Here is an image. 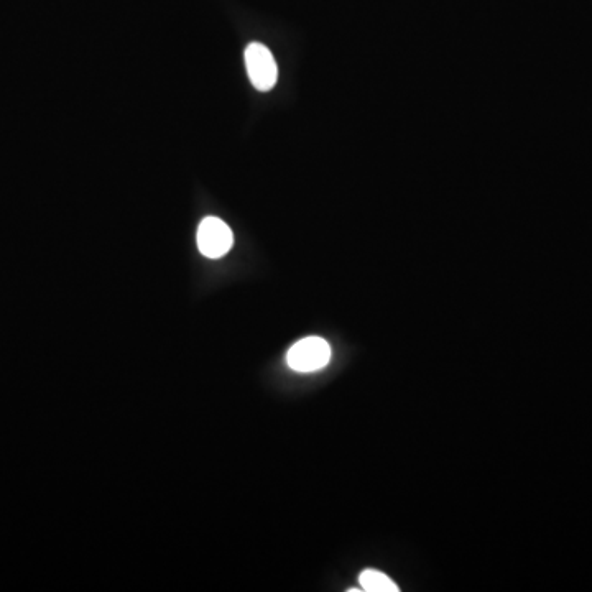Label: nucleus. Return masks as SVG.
<instances>
[{"instance_id": "f257e3e1", "label": "nucleus", "mask_w": 592, "mask_h": 592, "mask_svg": "<svg viewBox=\"0 0 592 592\" xmlns=\"http://www.w3.org/2000/svg\"><path fill=\"white\" fill-rule=\"evenodd\" d=\"M331 361V347L318 336L301 339L290 347L287 364L296 372H316L328 366Z\"/></svg>"}, {"instance_id": "f03ea898", "label": "nucleus", "mask_w": 592, "mask_h": 592, "mask_svg": "<svg viewBox=\"0 0 592 592\" xmlns=\"http://www.w3.org/2000/svg\"><path fill=\"white\" fill-rule=\"evenodd\" d=\"M246 66L250 83L259 91H270L277 84L278 68L272 51L262 43H250L246 48Z\"/></svg>"}, {"instance_id": "20e7f679", "label": "nucleus", "mask_w": 592, "mask_h": 592, "mask_svg": "<svg viewBox=\"0 0 592 592\" xmlns=\"http://www.w3.org/2000/svg\"><path fill=\"white\" fill-rule=\"evenodd\" d=\"M359 583H361L362 589L366 592H398L397 584L389 578V576H385L384 573H380V571H375V569H366L364 573L361 574V578H359Z\"/></svg>"}, {"instance_id": "7ed1b4c3", "label": "nucleus", "mask_w": 592, "mask_h": 592, "mask_svg": "<svg viewBox=\"0 0 592 592\" xmlns=\"http://www.w3.org/2000/svg\"><path fill=\"white\" fill-rule=\"evenodd\" d=\"M196 239H198L201 254L209 259H221L234 244L231 227L227 226L222 219L214 218V216H209L201 221Z\"/></svg>"}]
</instances>
